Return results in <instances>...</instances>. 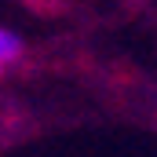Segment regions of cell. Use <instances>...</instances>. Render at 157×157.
<instances>
[{
	"instance_id": "1",
	"label": "cell",
	"mask_w": 157,
	"mask_h": 157,
	"mask_svg": "<svg viewBox=\"0 0 157 157\" xmlns=\"http://www.w3.org/2000/svg\"><path fill=\"white\" fill-rule=\"evenodd\" d=\"M18 55H22V40L11 29H0V62L11 66V62H18Z\"/></svg>"
}]
</instances>
